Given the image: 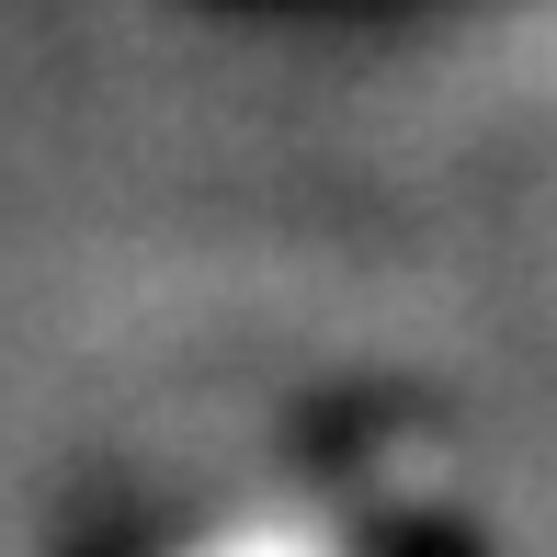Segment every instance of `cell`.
I'll return each mask as SVG.
<instances>
[{"label": "cell", "mask_w": 557, "mask_h": 557, "mask_svg": "<svg viewBox=\"0 0 557 557\" xmlns=\"http://www.w3.org/2000/svg\"><path fill=\"white\" fill-rule=\"evenodd\" d=\"M216 557H319V535H239V546H216Z\"/></svg>", "instance_id": "6da1fadb"}]
</instances>
